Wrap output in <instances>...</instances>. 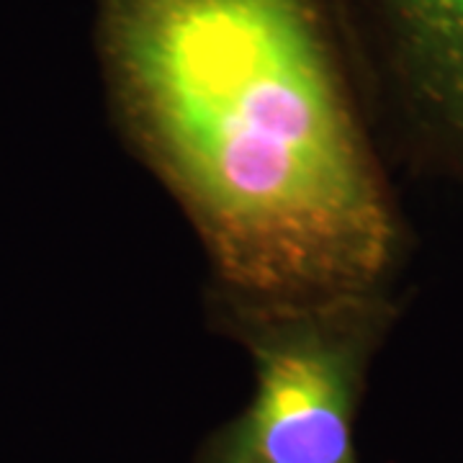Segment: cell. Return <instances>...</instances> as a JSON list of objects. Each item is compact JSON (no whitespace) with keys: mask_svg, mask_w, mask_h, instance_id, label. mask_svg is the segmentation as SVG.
I'll use <instances>...</instances> for the list:
<instances>
[{"mask_svg":"<svg viewBox=\"0 0 463 463\" xmlns=\"http://www.w3.org/2000/svg\"><path fill=\"white\" fill-rule=\"evenodd\" d=\"M134 139L250 307L376 294L394 219L319 0H103Z\"/></svg>","mask_w":463,"mask_h":463,"instance_id":"6da1fadb","label":"cell"},{"mask_svg":"<svg viewBox=\"0 0 463 463\" xmlns=\"http://www.w3.org/2000/svg\"><path fill=\"white\" fill-rule=\"evenodd\" d=\"M383 307L376 294L252 307L255 399L201 463H355L353 412Z\"/></svg>","mask_w":463,"mask_h":463,"instance_id":"7a4b0ae2","label":"cell"},{"mask_svg":"<svg viewBox=\"0 0 463 463\" xmlns=\"http://www.w3.org/2000/svg\"><path fill=\"white\" fill-rule=\"evenodd\" d=\"M386 62L420 114L463 137V0H368Z\"/></svg>","mask_w":463,"mask_h":463,"instance_id":"3957f363","label":"cell"}]
</instances>
